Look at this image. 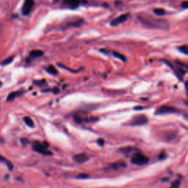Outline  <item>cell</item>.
<instances>
[{"label":"cell","instance_id":"9","mask_svg":"<svg viewBox=\"0 0 188 188\" xmlns=\"http://www.w3.org/2000/svg\"><path fill=\"white\" fill-rule=\"evenodd\" d=\"M65 3L69 8L75 9L80 6V0H64Z\"/></svg>","mask_w":188,"mask_h":188},{"label":"cell","instance_id":"13","mask_svg":"<svg viewBox=\"0 0 188 188\" xmlns=\"http://www.w3.org/2000/svg\"><path fill=\"white\" fill-rule=\"evenodd\" d=\"M46 70L48 73L50 74L57 75L58 74V70L56 69V68H55L54 66H49L48 68H46Z\"/></svg>","mask_w":188,"mask_h":188},{"label":"cell","instance_id":"8","mask_svg":"<svg viewBox=\"0 0 188 188\" xmlns=\"http://www.w3.org/2000/svg\"><path fill=\"white\" fill-rule=\"evenodd\" d=\"M73 159L77 163H85L89 159V157L86 154H78L74 155L73 157Z\"/></svg>","mask_w":188,"mask_h":188},{"label":"cell","instance_id":"7","mask_svg":"<svg viewBox=\"0 0 188 188\" xmlns=\"http://www.w3.org/2000/svg\"><path fill=\"white\" fill-rule=\"evenodd\" d=\"M128 16H129V14H123V15H120V16L117 17L116 19H113V20L111 21L110 23V25L112 26V27H115V26H118L119 24H120L123 22L126 21V19H128Z\"/></svg>","mask_w":188,"mask_h":188},{"label":"cell","instance_id":"11","mask_svg":"<svg viewBox=\"0 0 188 188\" xmlns=\"http://www.w3.org/2000/svg\"><path fill=\"white\" fill-rule=\"evenodd\" d=\"M30 57H32V58H39L43 55V52L39 50V49H35V50H32L30 52Z\"/></svg>","mask_w":188,"mask_h":188},{"label":"cell","instance_id":"25","mask_svg":"<svg viewBox=\"0 0 188 188\" xmlns=\"http://www.w3.org/2000/svg\"><path fill=\"white\" fill-rule=\"evenodd\" d=\"M97 143H98V144L100 146H103L104 143V141L103 139L100 138V139H98V140H97Z\"/></svg>","mask_w":188,"mask_h":188},{"label":"cell","instance_id":"28","mask_svg":"<svg viewBox=\"0 0 188 188\" xmlns=\"http://www.w3.org/2000/svg\"><path fill=\"white\" fill-rule=\"evenodd\" d=\"M43 146L46 148V149H47V148L49 147V144H48L47 142H43Z\"/></svg>","mask_w":188,"mask_h":188},{"label":"cell","instance_id":"2","mask_svg":"<svg viewBox=\"0 0 188 188\" xmlns=\"http://www.w3.org/2000/svg\"><path fill=\"white\" fill-rule=\"evenodd\" d=\"M148 122V118L145 115H138L134 116L129 122L131 126H140L144 125Z\"/></svg>","mask_w":188,"mask_h":188},{"label":"cell","instance_id":"21","mask_svg":"<svg viewBox=\"0 0 188 188\" xmlns=\"http://www.w3.org/2000/svg\"><path fill=\"white\" fill-rule=\"evenodd\" d=\"M21 143L24 145V146H26V145L29 144V140L27 139V138H22V139L21 140Z\"/></svg>","mask_w":188,"mask_h":188},{"label":"cell","instance_id":"17","mask_svg":"<svg viewBox=\"0 0 188 188\" xmlns=\"http://www.w3.org/2000/svg\"><path fill=\"white\" fill-rule=\"evenodd\" d=\"M13 58H14L13 56L10 57V58H7V59H5V60L2 62V65H3V66H6V65L10 64V63H11L13 62Z\"/></svg>","mask_w":188,"mask_h":188},{"label":"cell","instance_id":"18","mask_svg":"<svg viewBox=\"0 0 188 188\" xmlns=\"http://www.w3.org/2000/svg\"><path fill=\"white\" fill-rule=\"evenodd\" d=\"M179 50L181 52V53L185 54H188V46H181L179 48Z\"/></svg>","mask_w":188,"mask_h":188},{"label":"cell","instance_id":"1","mask_svg":"<svg viewBox=\"0 0 188 188\" xmlns=\"http://www.w3.org/2000/svg\"><path fill=\"white\" fill-rule=\"evenodd\" d=\"M137 19L142 25L148 28L161 30H168L170 28L169 22L166 19L155 18L145 13H140L138 14Z\"/></svg>","mask_w":188,"mask_h":188},{"label":"cell","instance_id":"27","mask_svg":"<svg viewBox=\"0 0 188 188\" xmlns=\"http://www.w3.org/2000/svg\"><path fill=\"white\" fill-rule=\"evenodd\" d=\"M165 157V154L164 153H161V154H159V159H164Z\"/></svg>","mask_w":188,"mask_h":188},{"label":"cell","instance_id":"5","mask_svg":"<svg viewBox=\"0 0 188 188\" xmlns=\"http://www.w3.org/2000/svg\"><path fill=\"white\" fill-rule=\"evenodd\" d=\"M179 112L178 110L173 107H171V106H162L157 108L156 111V115H164V114H168V113H174V112Z\"/></svg>","mask_w":188,"mask_h":188},{"label":"cell","instance_id":"15","mask_svg":"<svg viewBox=\"0 0 188 188\" xmlns=\"http://www.w3.org/2000/svg\"><path fill=\"white\" fill-rule=\"evenodd\" d=\"M154 13L156 14V15H159V16H162V15H164L166 13V11H165L164 9L156 8L154 10Z\"/></svg>","mask_w":188,"mask_h":188},{"label":"cell","instance_id":"3","mask_svg":"<svg viewBox=\"0 0 188 188\" xmlns=\"http://www.w3.org/2000/svg\"><path fill=\"white\" fill-rule=\"evenodd\" d=\"M148 161H149V158L146 157V156H144L143 154H140V153H137L132 158V163L138 165L146 164Z\"/></svg>","mask_w":188,"mask_h":188},{"label":"cell","instance_id":"16","mask_svg":"<svg viewBox=\"0 0 188 188\" xmlns=\"http://www.w3.org/2000/svg\"><path fill=\"white\" fill-rule=\"evenodd\" d=\"M112 54H113V56L115 57V58H118V59L120 60H122V61L126 62V57L124 56V55H123V54H120V53L115 52H114L112 53Z\"/></svg>","mask_w":188,"mask_h":188},{"label":"cell","instance_id":"6","mask_svg":"<svg viewBox=\"0 0 188 188\" xmlns=\"http://www.w3.org/2000/svg\"><path fill=\"white\" fill-rule=\"evenodd\" d=\"M34 6V0H24V5L22 6L21 13L23 15H28L31 12Z\"/></svg>","mask_w":188,"mask_h":188},{"label":"cell","instance_id":"29","mask_svg":"<svg viewBox=\"0 0 188 188\" xmlns=\"http://www.w3.org/2000/svg\"><path fill=\"white\" fill-rule=\"evenodd\" d=\"M186 90L187 91V95H188V81L186 82Z\"/></svg>","mask_w":188,"mask_h":188},{"label":"cell","instance_id":"12","mask_svg":"<svg viewBox=\"0 0 188 188\" xmlns=\"http://www.w3.org/2000/svg\"><path fill=\"white\" fill-rule=\"evenodd\" d=\"M126 166V165L124 163H122V162H118V163H112V164L111 165V167H112L113 169H118V168H124Z\"/></svg>","mask_w":188,"mask_h":188},{"label":"cell","instance_id":"23","mask_svg":"<svg viewBox=\"0 0 188 188\" xmlns=\"http://www.w3.org/2000/svg\"><path fill=\"white\" fill-rule=\"evenodd\" d=\"M6 164H7V167H8V169L10 170V171H12L13 168V166L12 163H10V161H7V162H6Z\"/></svg>","mask_w":188,"mask_h":188},{"label":"cell","instance_id":"19","mask_svg":"<svg viewBox=\"0 0 188 188\" xmlns=\"http://www.w3.org/2000/svg\"><path fill=\"white\" fill-rule=\"evenodd\" d=\"M179 185H180L179 180H175L173 183H172L171 187L170 188H179Z\"/></svg>","mask_w":188,"mask_h":188},{"label":"cell","instance_id":"30","mask_svg":"<svg viewBox=\"0 0 188 188\" xmlns=\"http://www.w3.org/2000/svg\"><path fill=\"white\" fill-rule=\"evenodd\" d=\"M185 104H186L187 105V107H188V102H187V101H185Z\"/></svg>","mask_w":188,"mask_h":188},{"label":"cell","instance_id":"22","mask_svg":"<svg viewBox=\"0 0 188 188\" xmlns=\"http://www.w3.org/2000/svg\"><path fill=\"white\" fill-rule=\"evenodd\" d=\"M88 175L85 174V173H81V174L78 175V176H76V178L77 179H82L88 178Z\"/></svg>","mask_w":188,"mask_h":188},{"label":"cell","instance_id":"4","mask_svg":"<svg viewBox=\"0 0 188 188\" xmlns=\"http://www.w3.org/2000/svg\"><path fill=\"white\" fill-rule=\"evenodd\" d=\"M32 149H33V150H34L35 151L39 153V154H43V155H46V156H47V155H52V153L51 151H48L47 149H46V148L44 147L43 143L41 144V143L37 142V141H35V142L33 143Z\"/></svg>","mask_w":188,"mask_h":188},{"label":"cell","instance_id":"10","mask_svg":"<svg viewBox=\"0 0 188 188\" xmlns=\"http://www.w3.org/2000/svg\"><path fill=\"white\" fill-rule=\"evenodd\" d=\"M22 94V92L21 91H13V92H11V93L9 94L8 96H7V102H11V101L14 100L16 97L19 96H21Z\"/></svg>","mask_w":188,"mask_h":188},{"label":"cell","instance_id":"26","mask_svg":"<svg viewBox=\"0 0 188 188\" xmlns=\"http://www.w3.org/2000/svg\"><path fill=\"white\" fill-rule=\"evenodd\" d=\"M6 162H7L6 159L0 154V163H6Z\"/></svg>","mask_w":188,"mask_h":188},{"label":"cell","instance_id":"24","mask_svg":"<svg viewBox=\"0 0 188 188\" xmlns=\"http://www.w3.org/2000/svg\"><path fill=\"white\" fill-rule=\"evenodd\" d=\"M181 7H183V8L188 9V1H185V2H182L181 3Z\"/></svg>","mask_w":188,"mask_h":188},{"label":"cell","instance_id":"14","mask_svg":"<svg viewBox=\"0 0 188 188\" xmlns=\"http://www.w3.org/2000/svg\"><path fill=\"white\" fill-rule=\"evenodd\" d=\"M24 123H25L28 126L30 127V128H33V127H35V124L34 122H33V120H32L30 118L28 117V116H26V117L24 118Z\"/></svg>","mask_w":188,"mask_h":188},{"label":"cell","instance_id":"20","mask_svg":"<svg viewBox=\"0 0 188 188\" xmlns=\"http://www.w3.org/2000/svg\"><path fill=\"white\" fill-rule=\"evenodd\" d=\"M74 120L75 121H76L77 123H82V118L81 116H80L79 115H74Z\"/></svg>","mask_w":188,"mask_h":188},{"label":"cell","instance_id":"31","mask_svg":"<svg viewBox=\"0 0 188 188\" xmlns=\"http://www.w3.org/2000/svg\"><path fill=\"white\" fill-rule=\"evenodd\" d=\"M2 82L0 81V88H1V87H2Z\"/></svg>","mask_w":188,"mask_h":188}]
</instances>
